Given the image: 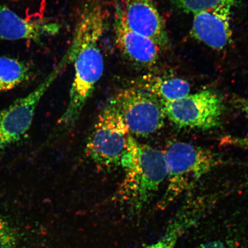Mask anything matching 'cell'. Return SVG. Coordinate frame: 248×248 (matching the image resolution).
<instances>
[{"label":"cell","instance_id":"obj_1","mask_svg":"<svg viewBox=\"0 0 248 248\" xmlns=\"http://www.w3.org/2000/svg\"><path fill=\"white\" fill-rule=\"evenodd\" d=\"M104 28L101 5L96 0L87 2L66 52L70 64H74V76L69 104L59 121L61 131H69L76 125L103 74L104 61L101 46Z\"/></svg>","mask_w":248,"mask_h":248},{"label":"cell","instance_id":"obj_2","mask_svg":"<svg viewBox=\"0 0 248 248\" xmlns=\"http://www.w3.org/2000/svg\"><path fill=\"white\" fill-rule=\"evenodd\" d=\"M121 166L124 177L118 198L133 212H140L153 199L167 178L163 152L140 143L131 135Z\"/></svg>","mask_w":248,"mask_h":248},{"label":"cell","instance_id":"obj_3","mask_svg":"<svg viewBox=\"0 0 248 248\" xmlns=\"http://www.w3.org/2000/svg\"><path fill=\"white\" fill-rule=\"evenodd\" d=\"M163 153L167 186L159 202L161 209L166 208L222 163L221 157L212 151L186 142H170Z\"/></svg>","mask_w":248,"mask_h":248},{"label":"cell","instance_id":"obj_4","mask_svg":"<svg viewBox=\"0 0 248 248\" xmlns=\"http://www.w3.org/2000/svg\"><path fill=\"white\" fill-rule=\"evenodd\" d=\"M131 135L122 117L108 101L87 140L86 156L99 169L108 171L115 169L121 166Z\"/></svg>","mask_w":248,"mask_h":248},{"label":"cell","instance_id":"obj_5","mask_svg":"<svg viewBox=\"0 0 248 248\" xmlns=\"http://www.w3.org/2000/svg\"><path fill=\"white\" fill-rule=\"evenodd\" d=\"M108 102L115 108L131 134L145 137L164 126L166 117L162 105L138 87L121 90Z\"/></svg>","mask_w":248,"mask_h":248},{"label":"cell","instance_id":"obj_6","mask_svg":"<svg viewBox=\"0 0 248 248\" xmlns=\"http://www.w3.org/2000/svg\"><path fill=\"white\" fill-rule=\"evenodd\" d=\"M68 64L70 63L66 53L34 91L0 111V150L19 141L29 131L40 100Z\"/></svg>","mask_w":248,"mask_h":248},{"label":"cell","instance_id":"obj_7","mask_svg":"<svg viewBox=\"0 0 248 248\" xmlns=\"http://www.w3.org/2000/svg\"><path fill=\"white\" fill-rule=\"evenodd\" d=\"M166 117L179 128L208 130L221 122L224 105L218 94L206 90L162 105Z\"/></svg>","mask_w":248,"mask_h":248},{"label":"cell","instance_id":"obj_8","mask_svg":"<svg viewBox=\"0 0 248 248\" xmlns=\"http://www.w3.org/2000/svg\"><path fill=\"white\" fill-rule=\"evenodd\" d=\"M113 30L116 46L127 61L141 68L150 67L157 63L161 48L127 26L122 6L117 2L114 4Z\"/></svg>","mask_w":248,"mask_h":248},{"label":"cell","instance_id":"obj_9","mask_svg":"<svg viewBox=\"0 0 248 248\" xmlns=\"http://www.w3.org/2000/svg\"><path fill=\"white\" fill-rule=\"evenodd\" d=\"M124 20L130 29L153 40L161 48L169 46L165 24L153 0H124Z\"/></svg>","mask_w":248,"mask_h":248},{"label":"cell","instance_id":"obj_10","mask_svg":"<svg viewBox=\"0 0 248 248\" xmlns=\"http://www.w3.org/2000/svg\"><path fill=\"white\" fill-rule=\"evenodd\" d=\"M232 5L220 6L194 15L192 36L213 49H224L231 41Z\"/></svg>","mask_w":248,"mask_h":248},{"label":"cell","instance_id":"obj_11","mask_svg":"<svg viewBox=\"0 0 248 248\" xmlns=\"http://www.w3.org/2000/svg\"><path fill=\"white\" fill-rule=\"evenodd\" d=\"M60 29V25L52 21L25 19L0 2V40L39 43L45 37L57 35Z\"/></svg>","mask_w":248,"mask_h":248},{"label":"cell","instance_id":"obj_12","mask_svg":"<svg viewBox=\"0 0 248 248\" xmlns=\"http://www.w3.org/2000/svg\"><path fill=\"white\" fill-rule=\"evenodd\" d=\"M132 86L150 93L162 105L179 100L190 94V85L179 78H167L147 75L135 80Z\"/></svg>","mask_w":248,"mask_h":248},{"label":"cell","instance_id":"obj_13","mask_svg":"<svg viewBox=\"0 0 248 248\" xmlns=\"http://www.w3.org/2000/svg\"><path fill=\"white\" fill-rule=\"evenodd\" d=\"M202 218L199 210L184 204L167 226L164 235L156 243L140 248H176L183 235Z\"/></svg>","mask_w":248,"mask_h":248},{"label":"cell","instance_id":"obj_14","mask_svg":"<svg viewBox=\"0 0 248 248\" xmlns=\"http://www.w3.org/2000/svg\"><path fill=\"white\" fill-rule=\"evenodd\" d=\"M33 70L27 62L0 57V93L12 91L32 78Z\"/></svg>","mask_w":248,"mask_h":248},{"label":"cell","instance_id":"obj_15","mask_svg":"<svg viewBox=\"0 0 248 248\" xmlns=\"http://www.w3.org/2000/svg\"><path fill=\"white\" fill-rule=\"evenodd\" d=\"M176 7L186 13L193 14L209 10L220 6H233L237 0H172Z\"/></svg>","mask_w":248,"mask_h":248},{"label":"cell","instance_id":"obj_16","mask_svg":"<svg viewBox=\"0 0 248 248\" xmlns=\"http://www.w3.org/2000/svg\"><path fill=\"white\" fill-rule=\"evenodd\" d=\"M16 239L13 229L0 216V248H17Z\"/></svg>","mask_w":248,"mask_h":248},{"label":"cell","instance_id":"obj_17","mask_svg":"<svg viewBox=\"0 0 248 248\" xmlns=\"http://www.w3.org/2000/svg\"><path fill=\"white\" fill-rule=\"evenodd\" d=\"M223 144L247 149L248 150V138L237 137V136H226L221 139Z\"/></svg>","mask_w":248,"mask_h":248},{"label":"cell","instance_id":"obj_18","mask_svg":"<svg viewBox=\"0 0 248 248\" xmlns=\"http://www.w3.org/2000/svg\"><path fill=\"white\" fill-rule=\"evenodd\" d=\"M198 248H238L231 241L225 240H215L201 245Z\"/></svg>","mask_w":248,"mask_h":248},{"label":"cell","instance_id":"obj_19","mask_svg":"<svg viewBox=\"0 0 248 248\" xmlns=\"http://www.w3.org/2000/svg\"><path fill=\"white\" fill-rule=\"evenodd\" d=\"M242 109L243 110L245 114L248 118V100L244 101L243 104L241 105Z\"/></svg>","mask_w":248,"mask_h":248}]
</instances>
